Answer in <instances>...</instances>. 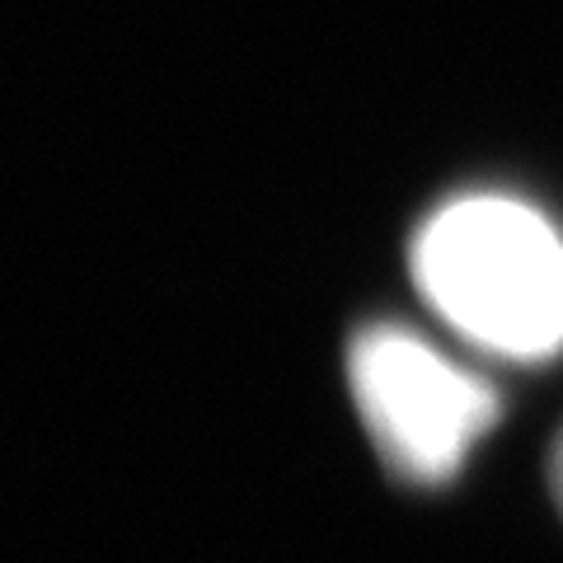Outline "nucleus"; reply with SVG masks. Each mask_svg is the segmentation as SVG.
<instances>
[{
  "label": "nucleus",
  "instance_id": "2",
  "mask_svg": "<svg viewBox=\"0 0 563 563\" xmlns=\"http://www.w3.org/2000/svg\"><path fill=\"white\" fill-rule=\"evenodd\" d=\"M347 385L380 461L418 488L455 479L474 442L498 422L493 385L395 324H372L352 339Z\"/></svg>",
  "mask_w": 563,
  "mask_h": 563
},
{
  "label": "nucleus",
  "instance_id": "1",
  "mask_svg": "<svg viewBox=\"0 0 563 563\" xmlns=\"http://www.w3.org/2000/svg\"><path fill=\"white\" fill-rule=\"evenodd\" d=\"M413 282L442 320L507 362L563 347V235L531 202L470 192L413 235Z\"/></svg>",
  "mask_w": 563,
  "mask_h": 563
},
{
  "label": "nucleus",
  "instance_id": "3",
  "mask_svg": "<svg viewBox=\"0 0 563 563\" xmlns=\"http://www.w3.org/2000/svg\"><path fill=\"white\" fill-rule=\"evenodd\" d=\"M550 488H554V503L563 512V437L554 442V455H550Z\"/></svg>",
  "mask_w": 563,
  "mask_h": 563
}]
</instances>
